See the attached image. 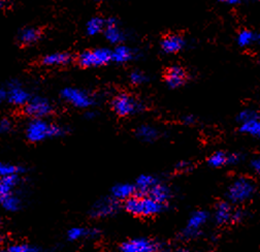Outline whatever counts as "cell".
<instances>
[{"label": "cell", "mask_w": 260, "mask_h": 252, "mask_svg": "<svg viewBox=\"0 0 260 252\" xmlns=\"http://www.w3.org/2000/svg\"><path fill=\"white\" fill-rule=\"evenodd\" d=\"M124 208L137 217H153L164 212L166 205L155 201L149 195L137 194L124 203Z\"/></svg>", "instance_id": "1"}, {"label": "cell", "mask_w": 260, "mask_h": 252, "mask_svg": "<svg viewBox=\"0 0 260 252\" xmlns=\"http://www.w3.org/2000/svg\"><path fill=\"white\" fill-rule=\"evenodd\" d=\"M65 134V129L60 125L49 123L44 119H34L26 129V138L32 142H42L48 138L61 137Z\"/></svg>", "instance_id": "2"}, {"label": "cell", "mask_w": 260, "mask_h": 252, "mask_svg": "<svg viewBox=\"0 0 260 252\" xmlns=\"http://www.w3.org/2000/svg\"><path fill=\"white\" fill-rule=\"evenodd\" d=\"M255 194V185L248 178H239L235 180L227 191V198L234 204H242L250 200Z\"/></svg>", "instance_id": "3"}, {"label": "cell", "mask_w": 260, "mask_h": 252, "mask_svg": "<svg viewBox=\"0 0 260 252\" xmlns=\"http://www.w3.org/2000/svg\"><path fill=\"white\" fill-rule=\"evenodd\" d=\"M113 61V51L108 48H99L82 52L78 57L79 65L83 68L105 66Z\"/></svg>", "instance_id": "4"}, {"label": "cell", "mask_w": 260, "mask_h": 252, "mask_svg": "<svg viewBox=\"0 0 260 252\" xmlns=\"http://www.w3.org/2000/svg\"><path fill=\"white\" fill-rule=\"evenodd\" d=\"M112 109L120 117H127L140 111V103L128 93H119L112 100Z\"/></svg>", "instance_id": "5"}, {"label": "cell", "mask_w": 260, "mask_h": 252, "mask_svg": "<svg viewBox=\"0 0 260 252\" xmlns=\"http://www.w3.org/2000/svg\"><path fill=\"white\" fill-rule=\"evenodd\" d=\"M61 96L64 101L81 109L89 108L94 104V99L88 92L77 88H65L62 90Z\"/></svg>", "instance_id": "6"}, {"label": "cell", "mask_w": 260, "mask_h": 252, "mask_svg": "<svg viewBox=\"0 0 260 252\" xmlns=\"http://www.w3.org/2000/svg\"><path fill=\"white\" fill-rule=\"evenodd\" d=\"M52 111V104L47 99L41 97L31 98L29 103L25 106L26 114L35 119H43L44 117L50 115Z\"/></svg>", "instance_id": "7"}, {"label": "cell", "mask_w": 260, "mask_h": 252, "mask_svg": "<svg viewBox=\"0 0 260 252\" xmlns=\"http://www.w3.org/2000/svg\"><path fill=\"white\" fill-rule=\"evenodd\" d=\"M157 249V243L148 238L129 239L120 246V252H154Z\"/></svg>", "instance_id": "8"}, {"label": "cell", "mask_w": 260, "mask_h": 252, "mask_svg": "<svg viewBox=\"0 0 260 252\" xmlns=\"http://www.w3.org/2000/svg\"><path fill=\"white\" fill-rule=\"evenodd\" d=\"M209 214L206 211L194 212L187 223V226L183 232V236L187 239L195 238L201 232L202 228L207 224Z\"/></svg>", "instance_id": "9"}, {"label": "cell", "mask_w": 260, "mask_h": 252, "mask_svg": "<svg viewBox=\"0 0 260 252\" xmlns=\"http://www.w3.org/2000/svg\"><path fill=\"white\" fill-rule=\"evenodd\" d=\"M7 100L15 106H26L31 100L30 94L21 86L20 83L13 81L7 85Z\"/></svg>", "instance_id": "10"}, {"label": "cell", "mask_w": 260, "mask_h": 252, "mask_svg": "<svg viewBox=\"0 0 260 252\" xmlns=\"http://www.w3.org/2000/svg\"><path fill=\"white\" fill-rule=\"evenodd\" d=\"M118 206H119V202L116 201L114 198L101 200L93 206L90 212L91 217L106 218V217L112 216L117 212Z\"/></svg>", "instance_id": "11"}, {"label": "cell", "mask_w": 260, "mask_h": 252, "mask_svg": "<svg viewBox=\"0 0 260 252\" xmlns=\"http://www.w3.org/2000/svg\"><path fill=\"white\" fill-rule=\"evenodd\" d=\"M165 78L168 86L175 89L182 86L185 83L187 79V74L182 67L173 66L167 70Z\"/></svg>", "instance_id": "12"}, {"label": "cell", "mask_w": 260, "mask_h": 252, "mask_svg": "<svg viewBox=\"0 0 260 252\" xmlns=\"http://www.w3.org/2000/svg\"><path fill=\"white\" fill-rule=\"evenodd\" d=\"M136 185L129 183H119L112 188V198L116 201H124V203L135 195H137Z\"/></svg>", "instance_id": "13"}, {"label": "cell", "mask_w": 260, "mask_h": 252, "mask_svg": "<svg viewBox=\"0 0 260 252\" xmlns=\"http://www.w3.org/2000/svg\"><path fill=\"white\" fill-rule=\"evenodd\" d=\"M235 210L232 208L231 204L227 202H220L216 206L215 210V220L218 225H226L234 223Z\"/></svg>", "instance_id": "14"}, {"label": "cell", "mask_w": 260, "mask_h": 252, "mask_svg": "<svg viewBox=\"0 0 260 252\" xmlns=\"http://www.w3.org/2000/svg\"><path fill=\"white\" fill-rule=\"evenodd\" d=\"M185 47V40L179 35H169L161 41V48L168 54L180 52Z\"/></svg>", "instance_id": "15"}, {"label": "cell", "mask_w": 260, "mask_h": 252, "mask_svg": "<svg viewBox=\"0 0 260 252\" xmlns=\"http://www.w3.org/2000/svg\"><path fill=\"white\" fill-rule=\"evenodd\" d=\"M105 36L107 40L112 44H119L124 40V34L119 28L116 19L109 18L108 20H106Z\"/></svg>", "instance_id": "16"}, {"label": "cell", "mask_w": 260, "mask_h": 252, "mask_svg": "<svg viewBox=\"0 0 260 252\" xmlns=\"http://www.w3.org/2000/svg\"><path fill=\"white\" fill-rule=\"evenodd\" d=\"M146 195H149V196H150L152 199H154L155 201H157V202H159V203H161V204L166 205L167 202H168V201L170 200V198H171V191H170V188H169L167 185L158 182V183L151 189V191H150L148 194H146Z\"/></svg>", "instance_id": "17"}, {"label": "cell", "mask_w": 260, "mask_h": 252, "mask_svg": "<svg viewBox=\"0 0 260 252\" xmlns=\"http://www.w3.org/2000/svg\"><path fill=\"white\" fill-rule=\"evenodd\" d=\"M41 37V31L35 27H26L20 30L18 41L20 44L27 46L36 43Z\"/></svg>", "instance_id": "18"}, {"label": "cell", "mask_w": 260, "mask_h": 252, "mask_svg": "<svg viewBox=\"0 0 260 252\" xmlns=\"http://www.w3.org/2000/svg\"><path fill=\"white\" fill-rule=\"evenodd\" d=\"M71 61H72V56L69 53H63V52L52 53V54L46 55L43 58V63L48 67L65 66V65H69Z\"/></svg>", "instance_id": "19"}, {"label": "cell", "mask_w": 260, "mask_h": 252, "mask_svg": "<svg viewBox=\"0 0 260 252\" xmlns=\"http://www.w3.org/2000/svg\"><path fill=\"white\" fill-rule=\"evenodd\" d=\"M158 183L157 179L152 175H141L136 181V188L138 194H148L151 189Z\"/></svg>", "instance_id": "20"}, {"label": "cell", "mask_w": 260, "mask_h": 252, "mask_svg": "<svg viewBox=\"0 0 260 252\" xmlns=\"http://www.w3.org/2000/svg\"><path fill=\"white\" fill-rule=\"evenodd\" d=\"M99 235V231L97 230H91V229H85V228H81V227H75L69 230L68 232V239L70 241H79L83 238H94Z\"/></svg>", "instance_id": "21"}, {"label": "cell", "mask_w": 260, "mask_h": 252, "mask_svg": "<svg viewBox=\"0 0 260 252\" xmlns=\"http://www.w3.org/2000/svg\"><path fill=\"white\" fill-rule=\"evenodd\" d=\"M238 44L243 48L260 44V34L253 33L251 30H243L238 36Z\"/></svg>", "instance_id": "22"}, {"label": "cell", "mask_w": 260, "mask_h": 252, "mask_svg": "<svg viewBox=\"0 0 260 252\" xmlns=\"http://www.w3.org/2000/svg\"><path fill=\"white\" fill-rule=\"evenodd\" d=\"M20 178L17 175L2 177L0 181V197H6L13 194V189L19 184Z\"/></svg>", "instance_id": "23"}, {"label": "cell", "mask_w": 260, "mask_h": 252, "mask_svg": "<svg viewBox=\"0 0 260 252\" xmlns=\"http://www.w3.org/2000/svg\"><path fill=\"white\" fill-rule=\"evenodd\" d=\"M0 203L3 208L8 212H17L22 207L21 199L14 193L6 197H0Z\"/></svg>", "instance_id": "24"}, {"label": "cell", "mask_w": 260, "mask_h": 252, "mask_svg": "<svg viewBox=\"0 0 260 252\" xmlns=\"http://www.w3.org/2000/svg\"><path fill=\"white\" fill-rule=\"evenodd\" d=\"M134 57V53L132 49L124 45H119L113 50V61L117 63H125L132 60Z\"/></svg>", "instance_id": "25"}, {"label": "cell", "mask_w": 260, "mask_h": 252, "mask_svg": "<svg viewBox=\"0 0 260 252\" xmlns=\"http://www.w3.org/2000/svg\"><path fill=\"white\" fill-rule=\"evenodd\" d=\"M240 131L244 134H248L250 136L260 138V117H257L246 123L241 124Z\"/></svg>", "instance_id": "26"}, {"label": "cell", "mask_w": 260, "mask_h": 252, "mask_svg": "<svg viewBox=\"0 0 260 252\" xmlns=\"http://www.w3.org/2000/svg\"><path fill=\"white\" fill-rule=\"evenodd\" d=\"M105 29H106V20L100 17H94L90 19L86 24V31L90 36H95L97 34H100L102 31H105Z\"/></svg>", "instance_id": "27"}, {"label": "cell", "mask_w": 260, "mask_h": 252, "mask_svg": "<svg viewBox=\"0 0 260 252\" xmlns=\"http://www.w3.org/2000/svg\"><path fill=\"white\" fill-rule=\"evenodd\" d=\"M137 136L139 139L145 141V142H152L157 139L158 132L155 128L151 125H141L137 130Z\"/></svg>", "instance_id": "28"}, {"label": "cell", "mask_w": 260, "mask_h": 252, "mask_svg": "<svg viewBox=\"0 0 260 252\" xmlns=\"http://www.w3.org/2000/svg\"><path fill=\"white\" fill-rule=\"evenodd\" d=\"M208 163L213 168L224 167L225 165L230 164V154H227V153L222 152V151L215 152L214 154H212L209 157Z\"/></svg>", "instance_id": "29"}, {"label": "cell", "mask_w": 260, "mask_h": 252, "mask_svg": "<svg viewBox=\"0 0 260 252\" xmlns=\"http://www.w3.org/2000/svg\"><path fill=\"white\" fill-rule=\"evenodd\" d=\"M24 172H25V169L22 168L21 166H16V165H12V164H5V163L0 165V175H2V177L14 176V175L19 176L20 174H22Z\"/></svg>", "instance_id": "30"}, {"label": "cell", "mask_w": 260, "mask_h": 252, "mask_svg": "<svg viewBox=\"0 0 260 252\" xmlns=\"http://www.w3.org/2000/svg\"><path fill=\"white\" fill-rule=\"evenodd\" d=\"M5 252H41L39 248L32 246L30 244H25V243H18V244H13L9 246Z\"/></svg>", "instance_id": "31"}, {"label": "cell", "mask_w": 260, "mask_h": 252, "mask_svg": "<svg viewBox=\"0 0 260 252\" xmlns=\"http://www.w3.org/2000/svg\"><path fill=\"white\" fill-rule=\"evenodd\" d=\"M257 117H260V116L255 111H253V110H244L239 114L238 121L241 124H243V123H246V122H248L252 119H255Z\"/></svg>", "instance_id": "32"}, {"label": "cell", "mask_w": 260, "mask_h": 252, "mask_svg": "<svg viewBox=\"0 0 260 252\" xmlns=\"http://www.w3.org/2000/svg\"><path fill=\"white\" fill-rule=\"evenodd\" d=\"M129 79H130V82H132L134 85H140V84H143L144 82H146L147 77L143 72L135 71L129 75Z\"/></svg>", "instance_id": "33"}, {"label": "cell", "mask_w": 260, "mask_h": 252, "mask_svg": "<svg viewBox=\"0 0 260 252\" xmlns=\"http://www.w3.org/2000/svg\"><path fill=\"white\" fill-rule=\"evenodd\" d=\"M12 129V122L8 119H3L0 122V131L3 133H8Z\"/></svg>", "instance_id": "34"}, {"label": "cell", "mask_w": 260, "mask_h": 252, "mask_svg": "<svg viewBox=\"0 0 260 252\" xmlns=\"http://www.w3.org/2000/svg\"><path fill=\"white\" fill-rule=\"evenodd\" d=\"M177 170L183 172V171H188L189 168H190V164L188 162H181L179 163L177 166H176Z\"/></svg>", "instance_id": "35"}, {"label": "cell", "mask_w": 260, "mask_h": 252, "mask_svg": "<svg viewBox=\"0 0 260 252\" xmlns=\"http://www.w3.org/2000/svg\"><path fill=\"white\" fill-rule=\"evenodd\" d=\"M241 160V157L238 153H233V154H230V164L232 165H235V164H238Z\"/></svg>", "instance_id": "36"}, {"label": "cell", "mask_w": 260, "mask_h": 252, "mask_svg": "<svg viewBox=\"0 0 260 252\" xmlns=\"http://www.w3.org/2000/svg\"><path fill=\"white\" fill-rule=\"evenodd\" d=\"M252 168L256 173H258L260 175V157H258V159H256L252 162Z\"/></svg>", "instance_id": "37"}, {"label": "cell", "mask_w": 260, "mask_h": 252, "mask_svg": "<svg viewBox=\"0 0 260 252\" xmlns=\"http://www.w3.org/2000/svg\"><path fill=\"white\" fill-rule=\"evenodd\" d=\"M184 121H185L186 124H192V123H194L195 119H194L192 116H187V117L184 119Z\"/></svg>", "instance_id": "38"}, {"label": "cell", "mask_w": 260, "mask_h": 252, "mask_svg": "<svg viewBox=\"0 0 260 252\" xmlns=\"http://www.w3.org/2000/svg\"><path fill=\"white\" fill-rule=\"evenodd\" d=\"M225 4L229 5V6H236V5H239L240 2H226Z\"/></svg>", "instance_id": "39"}, {"label": "cell", "mask_w": 260, "mask_h": 252, "mask_svg": "<svg viewBox=\"0 0 260 252\" xmlns=\"http://www.w3.org/2000/svg\"><path fill=\"white\" fill-rule=\"evenodd\" d=\"M174 252H190V251H189V250H187V249H184V248H180V249L175 250Z\"/></svg>", "instance_id": "40"}, {"label": "cell", "mask_w": 260, "mask_h": 252, "mask_svg": "<svg viewBox=\"0 0 260 252\" xmlns=\"http://www.w3.org/2000/svg\"><path fill=\"white\" fill-rule=\"evenodd\" d=\"M154 252H162V251H161V250H160V249H157V250H155V251H154Z\"/></svg>", "instance_id": "41"}, {"label": "cell", "mask_w": 260, "mask_h": 252, "mask_svg": "<svg viewBox=\"0 0 260 252\" xmlns=\"http://www.w3.org/2000/svg\"><path fill=\"white\" fill-rule=\"evenodd\" d=\"M259 61H260V59H259Z\"/></svg>", "instance_id": "42"}]
</instances>
